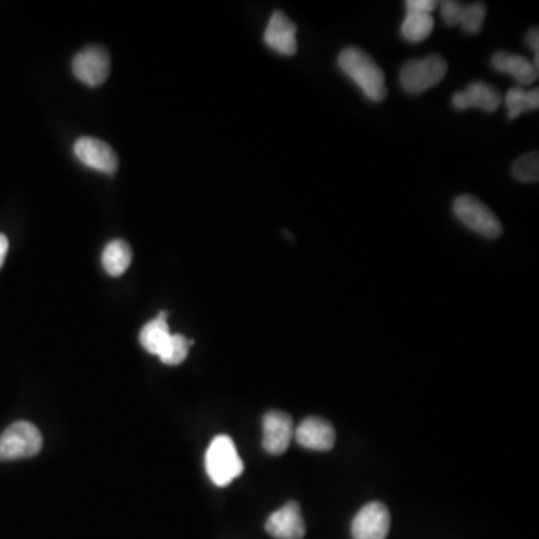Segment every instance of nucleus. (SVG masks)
<instances>
[{
  "label": "nucleus",
  "instance_id": "1",
  "mask_svg": "<svg viewBox=\"0 0 539 539\" xmlns=\"http://www.w3.org/2000/svg\"><path fill=\"white\" fill-rule=\"evenodd\" d=\"M339 68L345 72L372 102H381L387 98L385 74L375 60L357 47H348L339 54Z\"/></svg>",
  "mask_w": 539,
  "mask_h": 539
},
{
  "label": "nucleus",
  "instance_id": "2",
  "mask_svg": "<svg viewBox=\"0 0 539 539\" xmlns=\"http://www.w3.org/2000/svg\"><path fill=\"white\" fill-rule=\"evenodd\" d=\"M243 469L245 465L233 439L227 435L216 436L206 453V471L213 484L228 486L243 474Z\"/></svg>",
  "mask_w": 539,
  "mask_h": 539
},
{
  "label": "nucleus",
  "instance_id": "3",
  "mask_svg": "<svg viewBox=\"0 0 539 539\" xmlns=\"http://www.w3.org/2000/svg\"><path fill=\"white\" fill-rule=\"evenodd\" d=\"M448 63L439 54H430L420 60H409L400 71V83L411 95H420L438 86L447 75Z\"/></svg>",
  "mask_w": 539,
  "mask_h": 539
},
{
  "label": "nucleus",
  "instance_id": "4",
  "mask_svg": "<svg viewBox=\"0 0 539 539\" xmlns=\"http://www.w3.org/2000/svg\"><path fill=\"white\" fill-rule=\"evenodd\" d=\"M42 445L44 441L38 427L27 421H18L0 435V462L30 459L41 453Z\"/></svg>",
  "mask_w": 539,
  "mask_h": 539
},
{
  "label": "nucleus",
  "instance_id": "5",
  "mask_svg": "<svg viewBox=\"0 0 539 539\" xmlns=\"http://www.w3.org/2000/svg\"><path fill=\"white\" fill-rule=\"evenodd\" d=\"M454 215L469 230L486 239H499L502 236V225L498 216L472 195H460L454 200Z\"/></svg>",
  "mask_w": 539,
  "mask_h": 539
},
{
  "label": "nucleus",
  "instance_id": "6",
  "mask_svg": "<svg viewBox=\"0 0 539 539\" xmlns=\"http://www.w3.org/2000/svg\"><path fill=\"white\" fill-rule=\"evenodd\" d=\"M110 69V54L99 45H89L75 54L72 60V72L75 77L90 87L101 86L110 75Z\"/></svg>",
  "mask_w": 539,
  "mask_h": 539
},
{
  "label": "nucleus",
  "instance_id": "7",
  "mask_svg": "<svg viewBox=\"0 0 539 539\" xmlns=\"http://www.w3.org/2000/svg\"><path fill=\"white\" fill-rule=\"evenodd\" d=\"M74 155L81 164L99 173L113 176L119 168V159L113 147L98 138L81 137L74 144Z\"/></svg>",
  "mask_w": 539,
  "mask_h": 539
},
{
  "label": "nucleus",
  "instance_id": "8",
  "mask_svg": "<svg viewBox=\"0 0 539 539\" xmlns=\"http://www.w3.org/2000/svg\"><path fill=\"white\" fill-rule=\"evenodd\" d=\"M390 511L381 502H372L361 508L352 522L354 539H385L390 532Z\"/></svg>",
  "mask_w": 539,
  "mask_h": 539
},
{
  "label": "nucleus",
  "instance_id": "9",
  "mask_svg": "<svg viewBox=\"0 0 539 539\" xmlns=\"http://www.w3.org/2000/svg\"><path fill=\"white\" fill-rule=\"evenodd\" d=\"M294 438V424L285 412L270 411L263 420V447L273 456H280L288 450Z\"/></svg>",
  "mask_w": 539,
  "mask_h": 539
},
{
  "label": "nucleus",
  "instance_id": "10",
  "mask_svg": "<svg viewBox=\"0 0 539 539\" xmlns=\"http://www.w3.org/2000/svg\"><path fill=\"white\" fill-rule=\"evenodd\" d=\"M264 42L271 50L282 56L297 53V26L282 11H274L264 33Z\"/></svg>",
  "mask_w": 539,
  "mask_h": 539
},
{
  "label": "nucleus",
  "instance_id": "11",
  "mask_svg": "<svg viewBox=\"0 0 539 539\" xmlns=\"http://www.w3.org/2000/svg\"><path fill=\"white\" fill-rule=\"evenodd\" d=\"M294 435L298 445L312 451H330L336 442L333 426L319 417H309L301 421Z\"/></svg>",
  "mask_w": 539,
  "mask_h": 539
},
{
  "label": "nucleus",
  "instance_id": "12",
  "mask_svg": "<svg viewBox=\"0 0 539 539\" xmlns=\"http://www.w3.org/2000/svg\"><path fill=\"white\" fill-rule=\"evenodd\" d=\"M501 102L502 96L499 90L483 81H475L453 96V107L459 111L481 108L487 113H495L501 107Z\"/></svg>",
  "mask_w": 539,
  "mask_h": 539
},
{
  "label": "nucleus",
  "instance_id": "13",
  "mask_svg": "<svg viewBox=\"0 0 539 539\" xmlns=\"http://www.w3.org/2000/svg\"><path fill=\"white\" fill-rule=\"evenodd\" d=\"M266 531L276 539H301L306 534L300 505L297 502H288L285 507L274 511L267 519Z\"/></svg>",
  "mask_w": 539,
  "mask_h": 539
},
{
  "label": "nucleus",
  "instance_id": "14",
  "mask_svg": "<svg viewBox=\"0 0 539 539\" xmlns=\"http://www.w3.org/2000/svg\"><path fill=\"white\" fill-rule=\"evenodd\" d=\"M492 66L496 71L504 72L516 78L520 84H534L538 80V68H535L534 63L520 54L505 53L499 51L492 57Z\"/></svg>",
  "mask_w": 539,
  "mask_h": 539
},
{
  "label": "nucleus",
  "instance_id": "15",
  "mask_svg": "<svg viewBox=\"0 0 539 539\" xmlns=\"http://www.w3.org/2000/svg\"><path fill=\"white\" fill-rule=\"evenodd\" d=\"M170 337L171 331L167 324V313L161 312L153 321L144 325L140 333V343L147 352L159 357Z\"/></svg>",
  "mask_w": 539,
  "mask_h": 539
},
{
  "label": "nucleus",
  "instance_id": "16",
  "mask_svg": "<svg viewBox=\"0 0 539 539\" xmlns=\"http://www.w3.org/2000/svg\"><path fill=\"white\" fill-rule=\"evenodd\" d=\"M132 263V251L128 243L114 240L105 246L102 252V266L110 276L119 277L128 270Z\"/></svg>",
  "mask_w": 539,
  "mask_h": 539
},
{
  "label": "nucleus",
  "instance_id": "17",
  "mask_svg": "<svg viewBox=\"0 0 539 539\" xmlns=\"http://www.w3.org/2000/svg\"><path fill=\"white\" fill-rule=\"evenodd\" d=\"M505 105H507L508 117L511 120L517 119L528 111L538 110V89L523 90L522 87H514L505 95Z\"/></svg>",
  "mask_w": 539,
  "mask_h": 539
},
{
  "label": "nucleus",
  "instance_id": "18",
  "mask_svg": "<svg viewBox=\"0 0 539 539\" xmlns=\"http://www.w3.org/2000/svg\"><path fill=\"white\" fill-rule=\"evenodd\" d=\"M433 27H435V20H433L432 14L408 11L400 32L406 41L423 42L424 39L429 38Z\"/></svg>",
  "mask_w": 539,
  "mask_h": 539
},
{
  "label": "nucleus",
  "instance_id": "19",
  "mask_svg": "<svg viewBox=\"0 0 539 539\" xmlns=\"http://www.w3.org/2000/svg\"><path fill=\"white\" fill-rule=\"evenodd\" d=\"M192 345L194 342L186 339L182 334H171L164 351L159 354V360L167 366H179L188 358L189 348Z\"/></svg>",
  "mask_w": 539,
  "mask_h": 539
},
{
  "label": "nucleus",
  "instance_id": "20",
  "mask_svg": "<svg viewBox=\"0 0 539 539\" xmlns=\"http://www.w3.org/2000/svg\"><path fill=\"white\" fill-rule=\"evenodd\" d=\"M487 8L483 3H472L463 5L460 11L459 26L469 35H477L483 29L486 21Z\"/></svg>",
  "mask_w": 539,
  "mask_h": 539
},
{
  "label": "nucleus",
  "instance_id": "21",
  "mask_svg": "<svg viewBox=\"0 0 539 539\" xmlns=\"http://www.w3.org/2000/svg\"><path fill=\"white\" fill-rule=\"evenodd\" d=\"M514 179L523 183H537L539 180V155L531 152L517 159L513 165Z\"/></svg>",
  "mask_w": 539,
  "mask_h": 539
},
{
  "label": "nucleus",
  "instance_id": "22",
  "mask_svg": "<svg viewBox=\"0 0 539 539\" xmlns=\"http://www.w3.org/2000/svg\"><path fill=\"white\" fill-rule=\"evenodd\" d=\"M441 6L442 20L447 26H459L460 11H462V3L447 0V2L439 3Z\"/></svg>",
  "mask_w": 539,
  "mask_h": 539
},
{
  "label": "nucleus",
  "instance_id": "23",
  "mask_svg": "<svg viewBox=\"0 0 539 539\" xmlns=\"http://www.w3.org/2000/svg\"><path fill=\"white\" fill-rule=\"evenodd\" d=\"M405 5L406 11L423 12V14H430L433 9H436L438 3L433 2V0H408Z\"/></svg>",
  "mask_w": 539,
  "mask_h": 539
},
{
  "label": "nucleus",
  "instance_id": "24",
  "mask_svg": "<svg viewBox=\"0 0 539 539\" xmlns=\"http://www.w3.org/2000/svg\"><path fill=\"white\" fill-rule=\"evenodd\" d=\"M526 39H528L529 47L532 48V50L535 51V68L539 69V32L537 27H534V29L529 30L528 36H526Z\"/></svg>",
  "mask_w": 539,
  "mask_h": 539
},
{
  "label": "nucleus",
  "instance_id": "25",
  "mask_svg": "<svg viewBox=\"0 0 539 539\" xmlns=\"http://www.w3.org/2000/svg\"><path fill=\"white\" fill-rule=\"evenodd\" d=\"M9 242L5 234H0V269L5 263L6 254H8Z\"/></svg>",
  "mask_w": 539,
  "mask_h": 539
}]
</instances>
